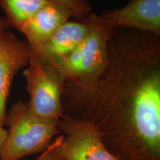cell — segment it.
<instances>
[{"label":"cell","mask_w":160,"mask_h":160,"mask_svg":"<svg viewBox=\"0 0 160 160\" xmlns=\"http://www.w3.org/2000/svg\"><path fill=\"white\" fill-rule=\"evenodd\" d=\"M81 120L119 160H160V74L129 67L111 72Z\"/></svg>","instance_id":"1"},{"label":"cell","mask_w":160,"mask_h":160,"mask_svg":"<svg viewBox=\"0 0 160 160\" xmlns=\"http://www.w3.org/2000/svg\"><path fill=\"white\" fill-rule=\"evenodd\" d=\"M85 19L90 25L88 35L68 57L52 65L65 77L67 93L93 92L108 65L109 42L116 28L100 23L96 14Z\"/></svg>","instance_id":"2"},{"label":"cell","mask_w":160,"mask_h":160,"mask_svg":"<svg viewBox=\"0 0 160 160\" xmlns=\"http://www.w3.org/2000/svg\"><path fill=\"white\" fill-rule=\"evenodd\" d=\"M59 122L45 119L33 113L28 102L18 100L7 113L9 126L0 160H19L42 152L60 134Z\"/></svg>","instance_id":"3"},{"label":"cell","mask_w":160,"mask_h":160,"mask_svg":"<svg viewBox=\"0 0 160 160\" xmlns=\"http://www.w3.org/2000/svg\"><path fill=\"white\" fill-rule=\"evenodd\" d=\"M26 67L23 73L30 96L29 108L38 117L59 122L64 116L65 77L54 67L31 56Z\"/></svg>","instance_id":"4"},{"label":"cell","mask_w":160,"mask_h":160,"mask_svg":"<svg viewBox=\"0 0 160 160\" xmlns=\"http://www.w3.org/2000/svg\"><path fill=\"white\" fill-rule=\"evenodd\" d=\"M61 135L53 141L56 154L65 160H119L106 148L95 127L64 115L58 123Z\"/></svg>","instance_id":"5"},{"label":"cell","mask_w":160,"mask_h":160,"mask_svg":"<svg viewBox=\"0 0 160 160\" xmlns=\"http://www.w3.org/2000/svg\"><path fill=\"white\" fill-rule=\"evenodd\" d=\"M97 17L100 23L109 28H128L160 34V0H132L121 8Z\"/></svg>","instance_id":"6"},{"label":"cell","mask_w":160,"mask_h":160,"mask_svg":"<svg viewBox=\"0 0 160 160\" xmlns=\"http://www.w3.org/2000/svg\"><path fill=\"white\" fill-rule=\"evenodd\" d=\"M31 49L9 30L0 39V125H6V104L13 78L28 64Z\"/></svg>","instance_id":"7"},{"label":"cell","mask_w":160,"mask_h":160,"mask_svg":"<svg viewBox=\"0 0 160 160\" xmlns=\"http://www.w3.org/2000/svg\"><path fill=\"white\" fill-rule=\"evenodd\" d=\"M90 25L87 20L68 21L57 31L37 47L31 48V56L36 59L54 65L68 57L88 35Z\"/></svg>","instance_id":"8"},{"label":"cell","mask_w":160,"mask_h":160,"mask_svg":"<svg viewBox=\"0 0 160 160\" xmlns=\"http://www.w3.org/2000/svg\"><path fill=\"white\" fill-rule=\"evenodd\" d=\"M71 17V12L64 6L48 2L26 21L18 31L25 36L31 48L51 37Z\"/></svg>","instance_id":"9"},{"label":"cell","mask_w":160,"mask_h":160,"mask_svg":"<svg viewBox=\"0 0 160 160\" xmlns=\"http://www.w3.org/2000/svg\"><path fill=\"white\" fill-rule=\"evenodd\" d=\"M48 0H0V5L6 14L10 26L17 30L28 21Z\"/></svg>","instance_id":"10"},{"label":"cell","mask_w":160,"mask_h":160,"mask_svg":"<svg viewBox=\"0 0 160 160\" xmlns=\"http://www.w3.org/2000/svg\"><path fill=\"white\" fill-rule=\"evenodd\" d=\"M61 5L71 12L78 19H85L88 15L91 7L87 0H48Z\"/></svg>","instance_id":"11"},{"label":"cell","mask_w":160,"mask_h":160,"mask_svg":"<svg viewBox=\"0 0 160 160\" xmlns=\"http://www.w3.org/2000/svg\"><path fill=\"white\" fill-rule=\"evenodd\" d=\"M36 160H65L56 154L53 149V142L51 145L42 151V153Z\"/></svg>","instance_id":"12"},{"label":"cell","mask_w":160,"mask_h":160,"mask_svg":"<svg viewBox=\"0 0 160 160\" xmlns=\"http://www.w3.org/2000/svg\"><path fill=\"white\" fill-rule=\"evenodd\" d=\"M10 27V25L8 22L5 18L0 17V39L2 37L4 33L8 31Z\"/></svg>","instance_id":"13"},{"label":"cell","mask_w":160,"mask_h":160,"mask_svg":"<svg viewBox=\"0 0 160 160\" xmlns=\"http://www.w3.org/2000/svg\"><path fill=\"white\" fill-rule=\"evenodd\" d=\"M7 130L4 128V126L0 125V153H1L2 148L4 143H5L6 137H7Z\"/></svg>","instance_id":"14"}]
</instances>
